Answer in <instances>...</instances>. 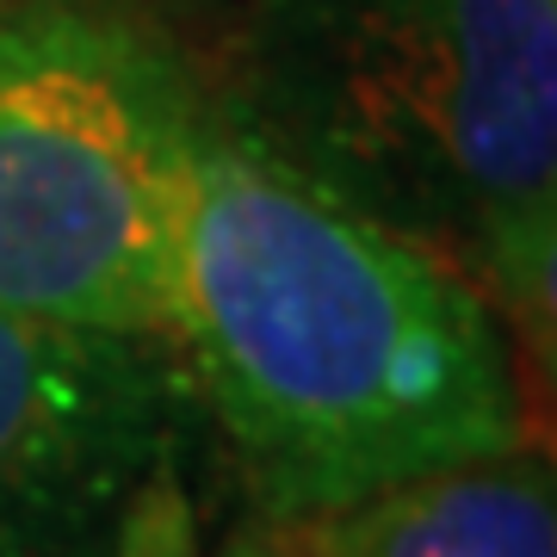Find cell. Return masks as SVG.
<instances>
[{"label": "cell", "instance_id": "6da1fadb", "mask_svg": "<svg viewBox=\"0 0 557 557\" xmlns=\"http://www.w3.org/2000/svg\"><path fill=\"white\" fill-rule=\"evenodd\" d=\"M174 359L267 520L527 440L496 304L298 180L211 94L180 218Z\"/></svg>", "mask_w": 557, "mask_h": 557}, {"label": "cell", "instance_id": "7a4b0ae2", "mask_svg": "<svg viewBox=\"0 0 557 557\" xmlns=\"http://www.w3.org/2000/svg\"><path fill=\"white\" fill-rule=\"evenodd\" d=\"M223 119L552 341L557 0H236Z\"/></svg>", "mask_w": 557, "mask_h": 557}, {"label": "cell", "instance_id": "3957f363", "mask_svg": "<svg viewBox=\"0 0 557 557\" xmlns=\"http://www.w3.org/2000/svg\"><path fill=\"white\" fill-rule=\"evenodd\" d=\"M205 69L81 0H0V310L174 347Z\"/></svg>", "mask_w": 557, "mask_h": 557}, {"label": "cell", "instance_id": "277c9868", "mask_svg": "<svg viewBox=\"0 0 557 557\" xmlns=\"http://www.w3.org/2000/svg\"><path fill=\"white\" fill-rule=\"evenodd\" d=\"M174 347L0 310V557H112L143 478L186 453Z\"/></svg>", "mask_w": 557, "mask_h": 557}, {"label": "cell", "instance_id": "5b68a950", "mask_svg": "<svg viewBox=\"0 0 557 557\" xmlns=\"http://www.w3.org/2000/svg\"><path fill=\"white\" fill-rule=\"evenodd\" d=\"M273 533L285 557H557L552 458L520 440Z\"/></svg>", "mask_w": 557, "mask_h": 557}, {"label": "cell", "instance_id": "8992f818", "mask_svg": "<svg viewBox=\"0 0 557 557\" xmlns=\"http://www.w3.org/2000/svg\"><path fill=\"white\" fill-rule=\"evenodd\" d=\"M112 557H199V515H193L186 478H180V458L143 478V490L119 520Z\"/></svg>", "mask_w": 557, "mask_h": 557}, {"label": "cell", "instance_id": "52a82bcc", "mask_svg": "<svg viewBox=\"0 0 557 557\" xmlns=\"http://www.w3.org/2000/svg\"><path fill=\"white\" fill-rule=\"evenodd\" d=\"M81 7H106V13H124V20H143L156 32H168V38L193 44L230 0H81Z\"/></svg>", "mask_w": 557, "mask_h": 557}, {"label": "cell", "instance_id": "ba28073f", "mask_svg": "<svg viewBox=\"0 0 557 557\" xmlns=\"http://www.w3.org/2000/svg\"><path fill=\"white\" fill-rule=\"evenodd\" d=\"M218 557H285L278 552V533H273V520L255 515V520H242L236 533L223 539V552Z\"/></svg>", "mask_w": 557, "mask_h": 557}]
</instances>
